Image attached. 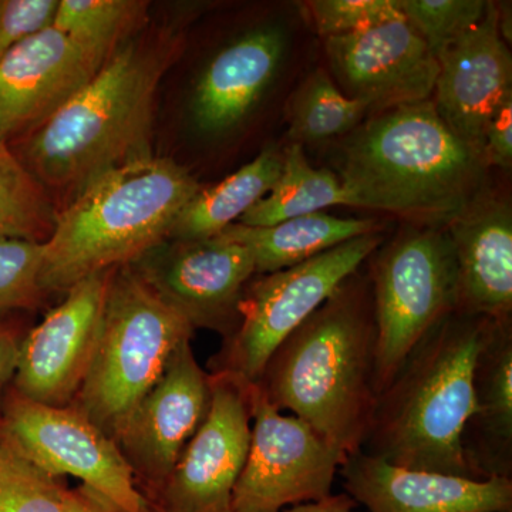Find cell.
Segmentation results:
<instances>
[{
    "label": "cell",
    "mask_w": 512,
    "mask_h": 512,
    "mask_svg": "<svg viewBox=\"0 0 512 512\" xmlns=\"http://www.w3.org/2000/svg\"><path fill=\"white\" fill-rule=\"evenodd\" d=\"M305 5L316 32L325 39L404 18L399 0H313Z\"/></svg>",
    "instance_id": "31"
},
{
    "label": "cell",
    "mask_w": 512,
    "mask_h": 512,
    "mask_svg": "<svg viewBox=\"0 0 512 512\" xmlns=\"http://www.w3.org/2000/svg\"><path fill=\"white\" fill-rule=\"evenodd\" d=\"M370 114L366 103L345 96L323 69L309 74L286 106L289 137L295 144L346 136Z\"/></svg>",
    "instance_id": "25"
},
{
    "label": "cell",
    "mask_w": 512,
    "mask_h": 512,
    "mask_svg": "<svg viewBox=\"0 0 512 512\" xmlns=\"http://www.w3.org/2000/svg\"><path fill=\"white\" fill-rule=\"evenodd\" d=\"M20 343L8 330L0 329V394L5 384L15 375Z\"/></svg>",
    "instance_id": "35"
},
{
    "label": "cell",
    "mask_w": 512,
    "mask_h": 512,
    "mask_svg": "<svg viewBox=\"0 0 512 512\" xmlns=\"http://www.w3.org/2000/svg\"><path fill=\"white\" fill-rule=\"evenodd\" d=\"M483 157L487 167L510 171L512 165V96L494 111L484 130Z\"/></svg>",
    "instance_id": "33"
},
{
    "label": "cell",
    "mask_w": 512,
    "mask_h": 512,
    "mask_svg": "<svg viewBox=\"0 0 512 512\" xmlns=\"http://www.w3.org/2000/svg\"><path fill=\"white\" fill-rule=\"evenodd\" d=\"M487 168L429 99L370 114L340 148L336 177L350 207L444 228L485 190Z\"/></svg>",
    "instance_id": "3"
},
{
    "label": "cell",
    "mask_w": 512,
    "mask_h": 512,
    "mask_svg": "<svg viewBox=\"0 0 512 512\" xmlns=\"http://www.w3.org/2000/svg\"><path fill=\"white\" fill-rule=\"evenodd\" d=\"M456 255L457 311L512 319V211L484 190L446 225Z\"/></svg>",
    "instance_id": "19"
},
{
    "label": "cell",
    "mask_w": 512,
    "mask_h": 512,
    "mask_svg": "<svg viewBox=\"0 0 512 512\" xmlns=\"http://www.w3.org/2000/svg\"><path fill=\"white\" fill-rule=\"evenodd\" d=\"M201 190L173 158L148 156L99 175L60 214L45 242L43 292L64 291L136 262L168 239L175 218Z\"/></svg>",
    "instance_id": "5"
},
{
    "label": "cell",
    "mask_w": 512,
    "mask_h": 512,
    "mask_svg": "<svg viewBox=\"0 0 512 512\" xmlns=\"http://www.w3.org/2000/svg\"><path fill=\"white\" fill-rule=\"evenodd\" d=\"M343 488L369 512H512V478H473L396 466L362 450L339 470Z\"/></svg>",
    "instance_id": "18"
},
{
    "label": "cell",
    "mask_w": 512,
    "mask_h": 512,
    "mask_svg": "<svg viewBox=\"0 0 512 512\" xmlns=\"http://www.w3.org/2000/svg\"><path fill=\"white\" fill-rule=\"evenodd\" d=\"M194 330L133 266L113 269L92 362L73 404L114 439Z\"/></svg>",
    "instance_id": "6"
},
{
    "label": "cell",
    "mask_w": 512,
    "mask_h": 512,
    "mask_svg": "<svg viewBox=\"0 0 512 512\" xmlns=\"http://www.w3.org/2000/svg\"><path fill=\"white\" fill-rule=\"evenodd\" d=\"M375 367L372 288L357 271L275 350L256 384L279 412L348 457L362 450L372 423Z\"/></svg>",
    "instance_id": "2"
},
{
    "label": "cell",
    "mask_w": 512,
    "mask_h": 512,
    "mask_svg": "<svg viewBox=\"0 0 512 512\" xmlns=\"http://www.w3.org/2000/svg\"><path fill=\"white\" fill-rule=\"evenodd\" d=\"M286 36L261 26L239 36L202 70L191 99L195 127L220 136L238 127L258 106L284 62Z\"/></svg>",
    "instance_id": "20"
},
{
    "label": "cell",
    "mask_w": 512,
    "mask_h": 512,
    "mask_svg": "<svg viewBox=\"0 0 512 512\" xmlns=\"http://www.w3.org/2000/svg\"><path fill=\"white\" fill-rule=\"evenodd\" d=\"M62 512H128L87 485L67 490Z\"/></svg>",
    "instance_id": "34"
},
{
    "label": "cell",
    "mask_w": 512,
    "mask_h": 512,
    "mask_svg": "<svg viewBox=\"0 0 512 512\" xmlns=\"http://www.w3.org/2000/svg\"><path fill=\"white\" fill-rule=\"evenodd\" d=\"M251 437L234 488L231 512H281L288 505L319 501L346 458L301 419L284 416L261 387L248 384Z\"/></svg>",
    "instance_id": "10"
},
{
    "label": "cell",
    "mask_w": 512,
    "mask_h": 512,
    "mask_svg": "<svg viewBox=\"0 0 512 512\" xmlns=\"http://www.w3.org/2000/svg\"><path fill=\"white\" fill-rule=\"evenodd\" d=\"M336 205L350 207L339 178L328 168L313 167L301 144L292 143L284 151L281 175L272 190L238 222L247 227H271Z\"/></svg>",
    "instance_id": "24"
},
{
    "label": "cell",
    "mask_w": 512,
    "mask_h": 512,
    "mask_svg": "<svg viewBox=\"0 0 512 512\" xmlns=\"http://www.w3.org/2000/svg\"><path fill=\"white\" fill-rule=\"evenodd\" d=\"M110 275L100 272L74 284L30 330L19 346L16 393L47 406L73 402L92 362Z\"/></svg>",
    "instance_id": "15"
},
{
    "label": "cell",
    "mask_w": 512,
    "mask_h": 512,
    "mask_svg": "<svg viewBox=\"0 0 512 512\" xmlns=\"http://www.w3.org/2000/svg\"><path fill=\"white\" fill-rule=\"evenodd\" d=\"M116 49L84 42L53 26L10 49L0 59V140L28 134L49 119Z\"/></svg>",
    "instance_id": "14"
},
{
    "label": "cell",
    "mask_w": 512,
    "mask_h": 512,
    "mask_svg": "<svg viewBox=\"0 0 512 512\" xmlns=\"http://www.w3.org/2000/svg\"><path fill=\"white\" fill-rule=\"evenodd\" d=\"M436 59L434 107L444 123L483 156L485 126L512 96V59L500 32L497 3L488 2L484 18L444 46Z\"/></svg>",
    "instance_id": "17"
},
{
    "label": "cell",
    "mask_w": 512,
    "mask_h": 512,
    "mask_svg": "<svg viewBox=\"0 0 512 512\" xmlns=\"http://www.w3.org/2000/svg\"><path fill=\"white\" fill-rule=\"evenodd\" d=\"M130 265L192 328L225 338L237 329L242 292L256 275L251 252L220 238L165 239Z\"/></svg>",
    "instance_id": "12"
},
{
    "label": "cell",
    "mask_w": 512,
    "mask_h": 512,
    "mask_svg": "<svg viewBox=\"0 0 512 512\" xmlns=\"http://www.w3.org/2000/svg\"><path fill=\"white\" fill-rule=\"evenodd\" d=\"M67 490L0 433V512H62Z\"/></svg>",
    "instance_id": "28"
},
{
    "label": "cell",
    "mask_w": 512,
    "mask_h": 512,
    "mask_svg": "<svg viewBox=\"0 0 512 512\" xmlns=\"http://www.w3.org/2000/svg\"><path fill=\"white\" fill-rule=\"evenodd\" d=\"M178 46L180 37L163 29L121 43L86 86L29 131L19 160L43 187L76 195L99 175L153 156L157 90Z\"/></svg>",
    "instance_id": "1"
},
{
    "label": "cell",
    "mask_w": 512,
    "mask_h": 512,
    "mask_svg": "<svg viewBox=\"0 0 512 512\" xmlns=\"http://www.w3.org/2000/svg\"><path fill=\"white\" fill-rule=\"evenodd\" d=\"M147 2L138 0H60L53 28L66 35L116 49L143 28Z\"/></svg>",
    "instance_id": "27"
},
{
    "label": "cell",
    "mask_w": 512,
    "mask_h": 512,
    "mask_svg": "<svg viewBox=\"0 0 512 512\" xmlns=\"http://www.w3.org/2000/svg\"><path fill=\"white\" fill-rule=\"evenodd\" d=\"M382 229L383 225L375 220H346L316 212L271 227H247L237 222L215 238L247 248L254 258L256 275H266L292 268L343 242Z\"/></svg>",
    "instance_id": "22"
},
{
    "label": "cell",
    "mask_w": 512,
    "mask_h": 512,
    "mask_svg": "<svg viewBox=\"0 0 512 512\" xmlns=\"http://www.w3.org/2000/svg\"><path fill=\"white\" fill-rule=\"evenodd\" d=\"M382 232L363 235L309 261L259 275L245 286L237 329L212 359V373L256 383L275 350L382 245Z\"/></svg>",
    "instance_id": "8"
},
{
    "label": "cell",
    "mask_w": 512,
    "mask_h": 512,
    "mask_svg": "<svg viewBox=\"0 0 512 512\" xmlns=\"http://www.w3.org/2000/svg\"><path fill=\"white\" fill-rule=\"evenodd\" d=\"M0 433L52 476L77 478L128 512H151L116 441L76 404L47 406L15 392L5 404Z\"/></svg>",
    "instance_id": "9"
},
{
    "label": "cell",
    "mask_w": 512,
    "mask_h": 512,
    "mask_svg": "<svg viewBox=\"0 0 512 512\" xmlns=\"http://www.w3.org/2000/svg\"><path fill=\"white\" fill-rule=\"evenodd\" d=\"M404 19L434 56L484 18L485 0H399Z\"/></svg>",
    "instance_id": "29"
},
{
    "label": "cell",
    "mask_w": 512,
    "mask_h": 512,
    "mask_svg": "<svg viewBox=\"0 0 512 512\" xmlns=\"http://www.w3.org/2000/svg\"><path fill=\"white\" fill-rule=\"evenodd\" d=\"M356 503L348 494H330L326 498L312 503L293 505L291 510L285 512H359Z\"/></svg>",
    "instance_id": "36"
},
{
    "label": "cell",
    "mask_w": 512,
    "mask_h": 512,
    "mask_svg": "<svg viewBox=\"0 0 512 512\" xmlns=\"http://www.w3.org/2000/svg\"><path fill=\"white\" fill-rule=\"evenodd\" d=\"M59 0H0V59L29 36L52 26Z\"/></svg>",
    "instance_id": "32"
},
{
    "label": "cell",
    "mask_w": 512,
    "mask_h": 512,
    "mask_svg": "<svg viewBox=\"0 0 512 512\" xmlns=\"http://www.w3.org/2000/svg\"><path fill=\"white\" fill-rule=\"evenodd\" d=\"M333 82L370 111L419 103L433 96L439 63L406 19L365 32L325 39Z\"/></svg>",
    "instance_id": "16"
},
{
    "label": "cell",
    "mask_w": 512,
    "mask_h": 512,
    "mask_svg": "<svg viewBox=\"0 0 512 512\" xmlns=\"http://www.w3.org/2000/svg\"><path fill=\"white\" fill-rule=\"evenodd\" d=\"M55 221L46 188L0 140V237L46 242Z\"/></svg>",
    "instance_id": "26"
},
{
    "label": "cell",
    "mask_w": 512,
    "mask_h": 512,
    "mask_svg": "<svg viewBox=\"0 0 512 512\" xmlns=\"http://www.w3.org/2000/svg\"><path fill=\"white\" fill-rule=\"evenodd\" d=\"M210 404L211 375L197 362L191 342H185L114 434L134 476L146 481L154 494L204 423Z\"/></svg>",
    "instance_id": "13"
},
{
    "label": "cell",
    "mask_w": 512,
    "mask_h": 512,
    "mask_svg": "<svg viewBox=\"0 0 512 512\" xmlns=\"http://www.w3.org/2000/svg\"><path fill=\"white\" fill-rule=\"evenodd\" d=\"M461 444L474 480L512 478V319L494 323L477 357Z\"/></svg>",
    "instance_id": "21"
},
{
    "label": "cell",
    "mask_w": 512,
    "mask_h": 512,
    "mask_svg": "<svg viewBox=\"0 0 512 512\" xmlns=\"http://www.w3.org/2000/svg\"><path fill=\"white\" fill-rule=\"evenodd\" d=\"M282 165L284 151L266 147L251 163L220 184L201 188L175 218L168 239L201 241L218 237L272 190Z\"/></svg>",
    "instance_id": "23"
},
{
    "label": "cell",
    "mask_w": 512,
    "mask_h": 512,
    "mask_svg": "<svg viewBox=\"0 0 512 512\" xmlns=\"http://www.w3.org/2000/svg\"><path fill=\"white\" fill-rule=\"evenodd\" d=\"M210 375V410L154 494L157 512H231L251 437L248 383Z\"/></svg>",
    "instance_id": "11"
},
{
    "label": "cell",
    "mask_w": 512,
    "mask_h": 512,
    "mask_svg": "<svg viewBox=\"0 0 512 512\" xmlns=\"http://www.w3.org/2000/svg\"><path fill=\"white\" fill-rule=\"evenodd\" d=\"M45 242L0 237V311L28 308L37 302Z\"/></svg>",
    "instance_id": "30"
},
{
    "label": "cell",
    "mask_w": 512,
    "mask_h": 512,
    "mask_svg": "<svg viewBox=\"0 0 512 512\" xmlns=\"http://www.w3.org/2000/svg\"><path fill=\"white\" fill-rule=\"evenodd\" d=\"M494 323L456 311L431 330L377 396L363 453L412 470L473 478L461 437L473 413L477 357Z\"/></svg>",
    "instance_id": "4"
},
{
    "label": "cell",
    "mask_w": 512,
    "mask_h": 512,
    "mask_svg": "<svg viewBox=\"0 0 512 512\" xmlns=\"http://www.w3.org/2000/svg\"><path fill=\"white\" fill-rule=\"evenodd\" d=\"M370 256L379 396L431 330L457 311V266L446 227L410 224Z\"/></svg>",
    "instance_id": "7"
}]
</instances>
